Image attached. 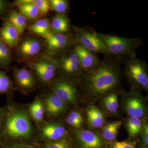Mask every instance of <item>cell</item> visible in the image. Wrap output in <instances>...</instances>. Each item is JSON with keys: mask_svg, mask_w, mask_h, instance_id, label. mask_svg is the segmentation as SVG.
<instances>
[{"mask_svg": "<svg viewBox=\"0 0 148 148\" xmlns=\"http://www.w3.org/2000/svg\"><path fill=\"white\" fill-rule=\"evenodd\" d=\"M86 115L88 124L93 128L102 127L105 123V114L95 106H90L87 108Z\"/></svg>", "mask_w": 148, "mask_h": 148, "instance_id": "cell-22", "label": "cell"}, {"mask_svg": "<svg viewBox=\"0 0 148 148\" xmlns=\"http://www.w3.org/2000/svg\"><path fill=\"white\" fill-rule=\"evenodd\" d=\"M0 148H37L31 144L7 143L0 140Z\"/></svg>", "mask_w": 148, "mask_h": 148, "instance_id": "cell-33", "label": "cell"}, {"mask_svg": "<svg viewBox=\"0 0 148 148\" xmlns=\"http://www.w3.org/2000/svg\"><path fill=\"white\" fill-rule=\"evenodd\" d=\"M44 38L45 53L56 57L65 53L77 44L73 35L55 33L51 30Z\"/></svg>", "mask_w": 148, "mask_h": 148, "instance_id": "cell-8", "label": "cell"}, {"mask_svg": "<svg viewBox=\"0 0 148 148\" xmlns=\"http://www.w3.org/2000/svg\"><path fill=\"white\" fill-rule=\"evenodd\" d=\"M28 29L36 36L44 38L51 30L50 20L48 18H39L30 25Z\"/></svg>", "mask_w": 148, "mask_h": 148, "instance_id": "cell-23", "label": "cell"}, {"mask_svg": "<svg viewBox=\"0 0 148 148\" xmlns=\"http://www.w3.org/2000/svg\"><path fill=\"white\" fill-rule=\"evenodd\" d=\"M45 109L46 120H57L67 114L69 106L47 89L40 93Z\"/></svg>", "mask_w": 148, "mask_h": 148, "instance_id": "cell-11", "label": "cell"}, {"mask_svg": "<svg viewBox=\"0 0 148 148\" xmlns=\"http://www.w3.org/2000/svg\"><path fill=\"white\" fill-rule=\"evenodd\" d=\"M3 114V108L0 107V125H1V122L2 119Z\"/></svg>", "mask_w": 148, "mask_h": 148, "instance_id": "cell-37", "label": "cell"}, {"mask_svg": "<svg viewBox=\"0 0 148 148\" xmlns=\"http://www.w3.org/2000/svg\"><path fill=\"white\" fill-rule=\"evenodd\" d=\"M27 67L34 74L38 87L46 89L56 77L59 68L58 57L43 53L33 61L27 63Z\"/></svg>", "mask_w": 148, "mask_h": 148, "instance_id": "cell-3", "label": "cell"}, {"mask_svg": "<svg viewBox=\"0 0 148 148\" xmlns=\"http://www.w3.org/2000/svg\"><path fill=\"white\" fill-rule=\"evenodd\" d=\"M97 67L83 72L82 90L88 97L97 98L110 93L119 84V61L107 56Z\"/></svg>", "mask_w": 148, "mask_h": 148, "instance_id": "cell-2", "label": "cell"}, {"mask_svg": "<svg viewBox=\"0 0 148 148\" xmlns=\"http://www.w3.org/2000/svg\"><path fill=\"white\" fill-rule=\"evenodd\" d=\"M3 108L0 125V140L12 143L33 145L37 128L29 116L27 104L8 99Z\"/></svg>", "mask_w": 148, "mask_h": 148, "instance_id": "cell-1", "label": "cell"}, {"mask_svg": "<svg viewBox=\"0 0 148 148\" xmlns=\"http://www.w3.org/2000/svg\"><path fill=\"white\" fill-rule=\"evenodd\" d=\"M51 10L56 13L66 14L69 12L70 8L69 1L67 0H49Z\"/></svg>", "mask_w": 148, "mask_h": 148, "instance_id": "cell-30", "label": "cell"}, {"mask_svg": "<svg viewBox=\"0 0 148 148\" xmlns=\"http://www.w3.org/2000/svg\"><path fill=\"white\" fill-rule=\"evenodd\" d=\"M68 137L69 131L64 122L58 120L45 119L44 122L37 128L34 143L51 142Z\"/></svg>", "mask_w": 148, "mask_h": 148, "instance_id": "cell-9", "label": "cell"}, {"mask_svg": "<svg viewBox=\"0 0 148 148\" xmlns=\"http://www.w3.org/2000/svg\"><path fill=\"white\" fill-rule=\"evenodd\" d=\"M125 74L135 87L147 90L148 75L147 64L136 55L128 58L125 62Z\"/></svg>", "mask_w": 148, "mask_h": 148, "instance_id": "cell-10", "label": "cell"}, {"mask_svg": "<svg viewBox=\"0 0 148 148\" xmlns=\"http://www.w3.org/2000/svg\"><path fill=\"white\" fill-rule=\"evenodd\" d=\"M29 116L36 128L45 121L44 105L40 94L35 97L31 103L27 104Z\"/></svg>", "mask_w": 148, "mask_h": 148, "instance_id": "cell-17", "label": "cell"}, {"mask_svg": "<svg viewBox=\"0 0 148 148\" xmlns=\"http://www.w3.org/2000/svg\"><path fill=\"white\" fill-rule=\"evenodd\" d=\"M66 124L75 129H80L83 122L81 113L77 110H73L68 114L65 119Z\"/></svg>", "mask_w": 148, "mask_h": 148, "instance_id": "cell-28", "label": "cell"}, {"mask_svg": "<svg viewBox=\"0 0 148 148\" xmlns=\"http://www.w3.org/2000/svg\"><path fill=\"white\" fill-rule=\"evenodd\" d=\"M70 21V18L66 14L56 13L50 20L51 30L55 33L69 34Z\"/></svg>", "mask_w": 148, "mask_h": 148, "instance_id": "cell-20", "label": "cell"}, {"mask_svg": "<svg viewBox=\"0 0 148 148\" xmlns=\"http://www.w3.org/2000/svg\"><path fill=\"white\" fill-rule=\"evenodd\" d=\"M32 2L38 10L40 16H45L51 10L49 1L48 0H32Z\"/></svg>", "mask_w": 148, "mask_h": 148, "instance_id": "cell-32", "label": "cell"}, {"mask_svg": "<svg viewBox=\"0 0 148 148\" xmlns=\"http://www.w3.org/2000/svg\"><path fill=\"white\" fill-rule=\"evenodd\" d=\"M74 139L80 148H103L104 142L101 137L88 130L75 129L72 131Z\"/></svg>", "mask_w": 148, "mask_h": 148, "instance_id": "cell-14", "label": "cell"}, {"mask_svg": "<svg viewBox=\"0 0 148 148\" xmlns=\"http://www.w3.org/2000/svg\"><path fill=\"white\" fill-rule=\"evenodd\" d=\"M16 90L13 81L6 73L0 71V95H5L8 99H13Z\"/></svg>", "mask_w": 148, "mask_h": 148, "instance_id": "cell-24", "label": "cell"}, {"mask_svg": "<svg viewBox=\"0 0 148 148\" xmlns=\"http://www.w3.org/2000/svg\"><path fill=\"white\" fill-rule=\"evenodd\" d=\"M14 86L16 90L21 94L29 95L38 87L36 77L28 68H12Z\"/></svg>", "mask_w": 148, "mask_h": 148, "instance_id": "cell-13", "label": "cell"}, {"mask_svg": "<svg viewBox=\"0 0 148 148\" xmlns=\"http://www.w3.org/2000/svg\"><path fill=\"white\" fill-rule=\"evenodd\" d=\"M17 61L28 63L43 53V41L35 36H28L20 39L15 48Z\"/></svg>", "mask_w": 148, "mask_h": 148, "instance_id": "cell-6", "label": "cell"}, {"mask_svg": "<svg viewBox=\"0 0 148 148\" xmlns=\"http://www.w3.org/2000/svg\"><path fill=\"white\" fill-rule=\"evenodd\" d=\"M142 145L141 148H148V126L147 123L144 125L142 135Z\"/></svg>", "mask_w": 148, "mask_h": 148, "instance_id": "cell-36", "label": "cell"}, {"mask_svg": "<svg viewBox=\"0 0 148 148\" xmlns=\"http://www.w3.org/2000/svg\"><path fill=\"white\" fill-rule=\"evenodd\" d=\"M142 121L140 118L130 117L126 123L128 135L130 138L136 137L142 129Z\"/></svg>", "mask_w": 148, "mask_h": 148, "instance_id": "cell-29", "label": "cell"}, {"mask_svg": "<svg viewBox=\"0 0 148 148\" xmlns=\"http://www.w3.org/2000/svg\"><path fill=\"white\" fill-rule=\"evenodd\" d=\"M122 124V122L118 121L112 122L106 125L102 130V136L108 141L110 142L114 141L116 138Z\"/></svg>", "mask_w": 148, "mask_h": 148, "instance_id": "cell-27", "label": "cell"}, {"mask_svg": "<svg viewBox=\"0 0 148 148\" xmlns=\"http://www.w3.org/2000/svg\"><path fill=\"white\" fill-rule=\"evenodd\" d=\"M18 12L27 20H36L40 16L38 10L32 2V0H18L14 2Z\"/></svg>", "mask_w": 148, "mask_h": 148, "instance_id": "cell-19", "label": "cell"}, {"mask_svg": "<svg viewBox=\"0 0 148 148\" xmlns=\"http://www.w3.org/2000/svg\"><path fill=\"white\" fill-rule=\"evenodd\" d=\"M73 47L58 57L59 61L58 72L61 75L75 80L82 75L83 71L77 55Z\"/></svg>", "mask_w": 148, "mask_h": 148, "instance_id": "cell-12", "label": "cell"}, {"mask_svg": "<svg viewBox=\"0 0 148 148\" xmlns=\"http://www.w3.org/2000/svg\"><path fill=\"white\" fill-rule=\"evenodd\" d=\"M74 39L77 44L95 53L112 56L103 44L98 33L84 27H73Z\"/></svg>", "mask_w": 148, "mask_h": 148, "instance_id": "cell-7", "label": "cell"}, {"mask_svg": "<svg viewBox=\"0 0 148 148\" xmlns=\"http://www.w3.org/2000/svg\"><path fill=\"white\" fill-rule=\"evenodd\" d=\"M103 103L106 109L111 113H115L118 108V100L116 93L111 92L103 99Z\"/></svg>", "mask_w": 148, "mask_h": 148, "instance_id": "cell-31", "label": "cell"}, {"mask_svg": "<svg viewBox=\"0 0 148 148\" xmlns=\"http://www.w3.org/2000/svg\"><path fill=\"white\" fill-rule=\"evenodd\" d=\"M136 143L134 141H123L116 142L112 146L113 148H136Z\"/></svg>", "mask_w": 148, "mask_h": 148, "instance_id": "cell-35", "label": "cell"}, {"mask_svg": "<svg viewBox=\"0 0 148 148\" xmlns=\"http://www.w3.org/2000/svg\"><path fill=\"white\" fill-rule=\"evenodd\" d=\"M7 20L16 29L19 35L24 33L28 26V20L15 10L10 9L3 20Z\"/></svg>", "mask_w": 148, "mask_h": 148, "instance_id": "cell-21", "label": "cell"}, {"mask_svg": "<svg viewBox=\"0 0 148 148\" xmlns=\"http://www.w3.org/2000/svg\"><path fill=\"white\" fill-rule=\"evenodd\" d=\"M33 145L37 148H74L70 137L51 142L35 143Z\"/></svg>", "mask_w": 148, "mask_h": 148, "instance_id": "cell-26", "label": "cell"}, {"mask_svg": "<svg viewBox=\"0 0 148 148\" xmlns=\"http://www.w3.org/2000/svg\"><path fill=\"white\" fill-rule=\"evenodd\" d=\"M98 35L111 55L119 60L123 57L129 58L136 55L135 51L142 43L139 38H126L100 33Z\"/></svg>", "mask_w": 148, "mask_h": 148, "instance_id": "cell-4", "label": "cell"}, {"mask_svg": "<svg viewBox=\"0 0 148 148\" xmlns=\"http://www.w3.org/2000/svg\"><path fill=\"white\" fill-rule=\"evenodd\" d=\"M3 21V23L0 28V39L10 49L15 48L20 40V35L9 21Z\"/></svg>", "mask_w": 148, "mask_h": 148, "instance_id": "cell-18", "label": "cell"}, {"mask_svg": "<svg viewBox=\"0 0 148 148\" xmlns=\"http://www.w3.org/2000/svg\"><path fill=\"white\" fill-rule=\"evenodd\" d=\"M12 54L11 49L0 39V71H10Z\"/></svg>", "mask_w": 148, "mask_h": 148, "instance_id": "cell-25", "label": "cell"}, {"mask_svg": "<svg viewBox=\"0 0 148 148\" xmlns=\"http://www.w3.org/2000/svg\"><path fill=\"white\" fill-rule=\"evenodd\" d=\"M46 89L69 106L76 105L78 93L75 80L60 75L59 77H56Z\"/></svg>", "mask_w": 148, "mask_h": 148, "instance_id": "cell-5", "label": "cell"}, {"mask_svg": "<svg viewBox=\"0 0 148 148\" xmlns=\"http://www.w3.org/2000/svg\"><path fill=\"white\" fill-rule=\"evenodd\" d=\"M10 2L6 0H0V19L3 20L11 8Z\"/></svg>", "mask_w": 148, "mask_h": 148, "instance_id": "cell-34", "label": "cell"}, {"mask_svg": "<svg viewBox=\"0 0 148 148\" xmlns=\"http://www.w3.org/2000/svg\"><path fill=\"white\" fill-rule=\"evenodd\" d=\"M123 103L125 110L130 117L141 118L145 115L146 109L143 99L135 91L126 93Z\"/></svg>", "mask_w": 148, "mask_h": 148, "instance_id": "cell-15", "label": "cell"}, {"mask_svg": "<svg viewBox=\"0 0 148 148\" xmlns=\"http://www.w3.org/2000/svg\"><path fill=\"white\" fill-rule=\"evenodd\" d=\"M73 48L77 55L83 72L88 71L94 69L101 63V61L96 53L88 50L79 45L76 44Z\"/></svg>", "mask_w": 148, "mask_h": 148, "instance_id": "cell-16", "label": "cell"}]
</instances>
